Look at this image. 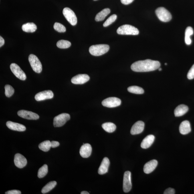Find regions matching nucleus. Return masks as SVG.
Wrapping results in <instances>:
<instances>
[{"label":"nucleus","instance_id":"nucleus-1","mask_svg":"<svg viewBox=\"0 0 194 194\" xmlns=\"http://www.w3.org/2000/svg\"><path fill=\"white\" fill-rule=\"evenodd\" d=\"M160 66L159 61L148 59L134 63L131 65V68L136 72H148L157 70Z\"/></svg>","mask_w":194,"mask_h":194},{"label":"nucleus","instance_id":"nucleus-2","mask_svg":"<svg viewBox=\"0 0 194 194\" xmlns=\"http://www.w3.org/2000/svg\"><path fill=\"white\" fill-rule=\"evenodd\" d=\"M109 46L107 44H98L92 45L89 51L91 54L95 56H100L106 54L109 50Z\"/></svg>","mask_w":194,"mask_h":194},{"label":"nucleus","instance_id":"nucleus-3","mask_svg":"<svg viewBox=\"0 0 194 194\" xmlns=\"http://www.w3.org/2000/svg\"><path fill=\"white\" fill-rule=\"evenodd\" d=\"M118 34L123 35H136L139 34V31L137 29L132 26L124 25L119 27L117 30Z\"/></svg>","mask_w":194,"mask_h":194},{"label":"nucleus","instance_id":"nucleus-4","mask_svg":"<svg viewBox=\"0 0 194 194\" xmlns=\"http://www.w3.org/2000/svg\"><path fill=\"white\" fill-rule=\"evenodd\" d=\"M155 13L160 20L163 22H168L171 19V13L164 7L158 8L156 10Z\"/></svg>","mask_w":194,"mask_h":194},{"label":"nucleus","instance_id":"nucleus-5","mask_svg":"<svg viewBox=\"0 0 194 194\" xmlns=\"http://www.w3.org/2000/svg\"><path fill=\"white\" fill-rule=\"evenodd\" d=\"M29 61L33 71L37 73H40L42 71V64L36 55L31 54L29 55Z\"/></svg>","mask_w":194,"mask_h":194},{"label":"nucleus","instance_id":"nucleus-6","mask_svg":"<svg viewBox=\"0 0 194 194\" xmlns=\"http://www.w3.org/2000/svg\"><path fill=\"white\" fill-rule=\"evenodd\" d=\"M70 116L67 113H62L55 116L53 120V125L54 127H61L64 125L70 120Z\"/></svg>","mask_w":194,"mask_h":194},{"label":"nucleus","instance_id":"nucleus-7","mask_svg":"<svg viewBox=\"0 0 194 194\" xmlns=\"http://www.w3.org/2000/svg\"><path fill=\"white\" fill-rule=\"evenodd\" d=\"M63 15L67 21L72 26H75L77 24V18L74 12L70 8H65L63 10Z\"/></svg>","mask_w":194,"mask_h":194},{"label":"nucleus","instance_id":"nucleus-8","mask_svg":"<svg viewBox=\"0 0 194 194\" xmlns=\"http://www.w3.org/2000/svg\"><path fill=\"white\" fill-rule=\"evenodd\" d=\"M121 104V101L116 97H110L102 101L103 106L106 107L112 108L120 106Z\"/></svg>","mask_w":194,"mask_h":194},{"label":"nucleus","instance_id":"nucleus-9","mask_svg":"<svg viewBox=\"0 0 194 194\" xmlns=\"http://www.w3.org/2000/svg\"><path fill=\"white\" fill-rule=\"evenodd\" d=\"M10 67L12 72L17 78L23 81L26 79V75L18 65L16 63H12Z\"/></svg>","mask_w":194,"mask_h":194},{"label":"nucleus","instance_id":"nucleus-10","mask_svg":"<svg viewBox=\"0 0 194 194\" xmlns=\"http://www.w3.org/2000/svg\"><path fill=\"white\" fill-rule=\"evenodd\" d=\"M131 174L130 171L125 172L123 177V189L124 192L128 193L131 189Z\"/></svg>","mask_w":194,"mask_h":194},{"label":"nucleus","instance_id":"nucleus-11","mask_svg":"<svg viewBox=\"0 0 194 194\" xmlns=\"http://www.w3.org/2000/svg\"><path fill=\"white\" fill-rule=\"evenodd\" d=\"M17 114L21 117L29 120H37L39 118L38 114L27 110H19Z\"/></svg>","mask_w":194,"mask_h":194},{"label":"nucleus","instance_id":"nucleus-12","mask_svg":"<svg viewBox=\"0 0 194 194\" xmlns=\"http://www.w3.org/2000/svg\"><path fill=\"white\" fill-rule=\"evenodd\" d=\"M54 96L53 92L51 90H46L39 92L35 96V99L37 101L51 99Z\"/></svg>","mask_w":194,"mask_h":194},{"label":"nucleus","instance_id":"nucleus-13","mask_svg":"<svg viewBox=\"0 0 194 194\" xmlns=\"http://www.w3.org/2000/svg\"><path fill=\"white\" fill-rule=\"evenodd\" d=\"M90 77L86 74H79L73 77L71 79V82L74 84H83L88 81Z\"/></svg>","mask_w":194,"mask_h":194},{"label":"nucleus","instance_id":"nucleus-14","mask_svg":"<svg viewBox=\"0 0 194 194\" xmlns=\"http://www.w3.org/2000/svg\"><path fill=\"white\" fill-rule=\"evenodd\" d=\"M14 163L16 167L22 168L26 166L27 160L26 158L21 154H17L15 156Z\"/></svg>","mask_w":194,"mask_h":194},{"label":"nucleus","instance_id":"nucleus-15","mask_svg":"<svg viewBox=\"0 0 194 194\" xmlns=\"http://www.w3.org/2000/svg\"><path fill=\"white\" fill-rule=\"evenodd\" d=\"M144 126V123L142 121H138L132 126L130 133L132 135H136L141 133L143 131Z\"/></svg>","mask_w":194,"mask_h":194},{"label":"nucleus","instance_id":"nucleus-16","mask_svg":"<svg viewBox=\"0 0 194 194\" xmlns=\"http://www.w3.org/2000/svg\"><path fill=\"white\" fill-rule=\"evenodd\" d=\"M92 152V147L90 144H84L81 147L80 153L83 158H88L91 155Z\"/></svg>","mask_w":194,"mask_h":194},{"label":"nucleus","instance_id":"nucleus-17","mask_svg":"<svg viewBox=\"0 0 194 194\" xmlns=\"http://www.w3.org/2000/svg\"><path fill=\"white\" fill-rule=\"evenodd\" d=\"M158 162L156 160H152L144 165V173L148 174L151 173L155 169L158 165Z\"/></svg>","mask_w":194,"mask_h":194},{"label":"nucleus","instance_id":"nucleus-18","mask_svg":"<svg viewBox=\"0 0 194 194\" xmlns=\"http://www.w3.org/2000/svg\"><path fill=\"white\" fill-rule=\"evenodd\" d=\"M6 126L9 129L16 131L23 132L26 130V128L23 125L10 121L6 123Z\"/></svg>","mask_w":194,"mask_h":194},{"label":"nucleus","instance_id":"nucleus-19","mask_svg":"<svg viewBox=\"0 0 194 194\" xmlns=\"http://www.w3.org/2000/svg\"><path fill=\"white\" fill-rule=\"evenodd\" d=\"M110 161L108 158H104L99 168L98 173L100 175H103L107 173Z\"/></svg>","mask_w":194,"mask_h":194},{"label":"nucleus","instance_id":"nucleus-20","mask_svg":"<svg viewBox=\"0 0 194 194\" xmlns=\"http://www.w3.org/2000/svg\"><path fill=\"white\" fill-rule=\"evenodd\" d=\"M180 133L183 135H185L191 132L190 124L188 120H185L181 123L179 128Z\"/></svg>","mask_w":194,"mask_h":194},{"label":"nucleus","instance_id":"nucleus-21","mask_svg":"<svg viewBox=\"0 0 194 194\" xmlns=\"http://www.w3.org/2000/svg\"><path fill=\"white\" fill-rule=\"evenodd\" d=\"M155 139V136L154 135H148L142 140L140 145L141 147L144 149H147L150 147L153 144Z\"/></svg>","mask_w":194,"mask_h":194},{"label":"nucleus","instance_id":"nucleus-22","mask_svg":"<svg viewBox=\"0 0 194 194\" xmlns=\"http://www.w3.org/2000/svg\"><path fill=\"white\" fill-rule=\"evenodd\" d=\"M189 109L185 105L182 104L178 106L175 110V115L176 117L183 116L188 112Z\"/></svg>","mask_w":194,"mask_h":194},{"label":"nucleus","instance_id":"nucleus-23","mask_svg":"<svg viewBox=\"0 0 194 194\" xmlns=\"http://www.w3.org/2000/svg\"><path fill=\"white\" fill-rule=\"evenodd\" d=\"M22 29L26 33H34L37 29L36 25L33 23H27L23 25Z\"/></svg>","mask_w":194,"mask_h":194},{"label":"nucleus","instance_id":"nucleus-24","mask_svg":"<svg viewBox=\"0 0 194 194\" xmlns=\"http://www.w3.org/2000/svg\"><path fill=\"white\" fill-rule=\"evenodd\" d=\"M110 12V10L107 8L103 9L102 10L97 14L96 16L95 20L97 22L101 21L104 20L105 18L107 16Z\"/></svg>","mask_w":194,"mask_h":194},{"label":"nucleus","instance_id":"nucleus-25","mask_svg":"<svg viewBox=\"0 0 194 194\" xmlns=\"http://www.w3.org/2000/svg\"><path fill=\"white\" fill-rule=\"evenodd\" d=\"M193 34V30L191 27H188L185 29V41L186 44L187 45H190L192 40L190 36Z\"/></svg>","mask_w":194,"mask_h":194},{"label":"nucleus","instance_id":"nucleus-26","mask_svg":"<svg viewBox=\"0 0 194 194\" xmlns=\"http://www.w3.org/2000/svg\"><path fill=\"white\" fill-rule=\"evenodd\" d=\"M102 127L105 131L109 133L114 132L116 129V125L110 122L106 123L103 124Z\"/></svg>","mask_w":194,"mask_h":194},{"label":"nucleus","instance_id":"nucleus-27","mask_svg":"<svg viewBox=\"0 0 194 194\" xmlns=\"http://www.w3.org/2000/svg\"><path fill=\"white\" fill-rule=\"evenodd\" d=\"M57 182L53 181H51L47 184L46 185L43 187L41 190V192L43 194L46 193L50 191L51 190L54 189L57 185Z\"/></svg>","mask_w":194,"mask_h":194},{"label":"nucleus","instance_id":"nucleus-28","mask_svg":"<svg viewBox=\"0 0 194 194\" xmlns=\"http://www.w3.org/2000/svg\"><path fill=\"white\" fill-rule=\"evenodd\" d=\"M39 147L41 150L44 152H47L51 147V142L49 140L41 142L39 145Z\"/></svg>","mask_w":194,"mask_h":194},{"label":"nucleus","instance_id":"nucleus-29","mask_svg":"<svg viewBox=\"0 0 194 194\" xmlns=\"http://www.w3.org/2000/svg\"><path fill=\"white\" fill-rule=\"evenodd\" d=\"M128 92L132 93L137 94H142L144 93V91L143 88L137 86H131L127 89Z\"/></svg>","mask_w":194,"mask_h":194},{"label":"nucleus","instance_id":"nucleus-30","mask_svg":"<svg viewBox=\"0 0 194 194\" xmlns=\"http://www.w3.org/2000/svg\"><path fill=\"white\" fill-rule=\"evenodd\" d=\"M71 45L70 41L63 40H60L58 41L57 43V46L59 48L67 49L70 47Z\"/></svg>","mask_w":194,"mask_h":194},{"label":"nucleus","instance_id":"nucleus-31","mask_svg":"<svg viewBox=\"0 0 194 194\" xmlns=\"http://www.w3.org/2000/svg\"><path fill=\"white\" fill-rule=\"evenodd\" d=\"M48 172V167L46 164H45L40 168L38 172V177L40 178L44 177Z\"/></svg>","mask_w":194,"mask_h":194},{"label":"nucleus","instance_id":"nucleus-32","mask_svg":"<svg viewBox=\"0 0 194 194\" xmlns=\"http://www.w3.org/2000/svg\"><path fill=\"white\" fill-rule=\"evenodd\" d=\"M5 96L8 98L11 97L14 93V89L10 85H6L5 86Z\"/></svg>","mask_w":194,"mask_h":194},{"label":"nucleus","instance_id":"nucleus-33","mask_svg":"<svg viewBox=\"0 0 194 194\" xmlns=\"http://www.w3.org/2000/svg\"><path fill=\"white\" fill-rule=\"evenodd\" d=\"M117 16L116 15L114 14L111 16L104 23L103 26L104 27H107L109 25L111 24L114 22L117 19Z\"/></svg>","mask_w":194,"mask_h":194},{"label":"nucleus","instance_id":"nucleus-34","mask_svg":"<svg viewBox=\"0 0 194 194\" xmlns=\"http://www.w3.org/2000/svg\"><path fill=\"white\" fill-rule=\"evenodd\" d=\"M54 28L55 30L59 33H64L66 31V28L64 26L58 23H54Z\"/></svg>","mask_w":194,"mask_h":194},{"label":"nucleus","instance_id":"nucleus-35","mask_svg":"<svg viewBox=\"0 0 194 194\" xmlns=\"http://www.w3.org/2000/svg\"><path fill=\"white\" fill-rule=\"evenodd\" d=\"M187 78L189 80H192L194 78V64L190 69L187 75Z\"/></svg>","mask_w":194,"mask_h":194},{"label":"nucleus","instance_id":"nucleus-36","mask_svg":"<svg viewBox=\"0 0 194 194\" xmlns=\"http://www.w3.org/2000/svg\"><path fill=\"white\" fill-rule=\"evenodd\" d=\"M175 189L171 188H169L164 192V194H175Z\"/></svg>","mask_w":194,"mask_h":194},{"label":"nucleus","instance_id":"nucleus-37","mask_svg":"<svg viewBox=\"0 0 194 194\" xmlns=\"http://www.w3.org/2000/svg\"><path fill=\"white\" fill-rule=\"evenodd\" d=\"M21 192L17 190H13L9 191L5 193V194H21Z\"/></svg>","mask_w":194,"mask_h":194},{"label":"nucleus","instance_id":"nucleus-38","mask_svg":"<svg viewBox=\"0 0 194 194\" xmlns=\"http://www.w3.org/2000/svg\"><path fill=\"white\" fill-rule=\"evenodd\" d=\"M51 147L55 148L58 147L60 145V144L58 142L55 141H52L51 142Z\"/></svg>","mask_w":194,"mask_h":194},{"label":"nucleus","instance_id":"nucleus-39","mask_svg":"<svg viewBox=\"0 0 194 194\" xmlns=\"http://www.w3.org/2000/svg\"><path fill=\"white\" fill-rule=\"evenodd\" d=\"M134 0H120L121 2L124 5H128L131 3Z\"/></svg>","mask_w":194,"mask_h":194},{"label":"nucleus","instance_id":"nucleus-40","mask_svg":"<svg viewBox=\"0 0 194 194\" xmlns=\"http://www.w3.org/2000/svg\"><path fill=\"white\" fill-rule=\"evenodd\" d=\"M5 40L1 36H0V47H1L5 43Z\"/></svg>","mask_w":194,"mask_h":194},{"label":"nucleus","instance_id":"nucleus-41","mask_svg":"<svg viewBox=\"0 0 194 194\" xmlns=\"http://www.w3.org/2000/svg\"><path fill=\"white\" fill-rule=\"evenodd\" d=\"M81 194H89L90 193H89L88 192L84 191L82 192H81Z\"/></svg>","mask_w":194,"mask_h":194},{"label":"nucleus","instance_id":"nucleus-42","mask_svg":"<svg viewBox=\"0 0 194 194\" xmlns=\"http://www.w3.org/2000/svg\"><path fill=\"white\" fill-rule=\"evenodd\" d=\"M158 70H159V71H161L162 70V68H159V69H158Z\"/></svg>","mask_w":194,"mask_h":194},{"label":"nucleus","instance_id":"nucleus-43","mask_svg":"<svg viewBox=\"0 0 194 194\" xmlns=\"http://www.w3.org/2000/svg\"><path fill=\"white\" fill-rule=\"evenodd\" d=\"M165 65H167V63H165Z\"/></svg>","mask_w":194,"mask_h":194},{"label":"nucleus","instance_id":"nucleus-44","mask_svg":"<svg viewBox=\"0 0 194 194\" xmlns=\"http://www.w3.org/2000/svg\"><path fill=\"white\" fill-rule=\"evenodd\" d=\"M94 1H97V0H94Z\"/></svg>","mask_w":194,"mask_h":194}]
</instances>
